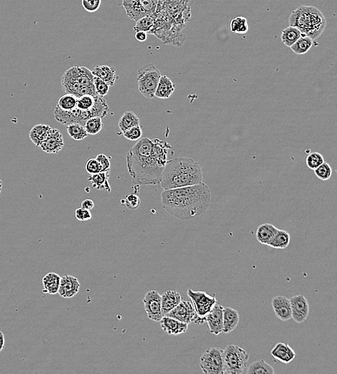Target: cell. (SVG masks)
Instances as JSON below:
<instances>
[{
    "label": "cell",
    "instance_id": "816d5d0a",
    "mask_svg": "<svg viewBox=\"0 0 337 374\" xmlns=\"http://www.w3.org/2000/svg\"><path fill=\"white\" fill-rule=\"evenodd\" d=\"M147 37L148 35L146 32L138 31L136 32V34H135V38L140 42L145 41L147 40Z\"/></svg>",
    "mask_w": 337,
    "mask_h": 374
},
{
    "label": "cell",
    "instance_id": "681fc988",
    "mask_svg": "<svg viewBox=\"0 0 337 374\" xmlns=\"http://www.w3.org/2000/svg\"><path fill=\"white\" fill-rule=\"evenodd\" d=\"M75 217L79 221H88L92 219V215L90 210L79 207L75 210Z\"/></svg>",
    "mask_w": 337,
    "mask_h": 374
},
{
    "label": "cell",
    "instance_id": "9a60e30c",
    "mask_svg": "<svg viewBox=\"0 0 337 374\" xmlns=\"http://www.w3.org/2000/svg\"><path fill=\"white\" fill-rule=\"evenodd\" d=\"M64 146L63 135L59 130L52 128L47 138L44 142H41L39 147L44 152L47 154H58Z\"/></svg>",
    "mask_w": 337,
    "mask_h": 374
},
{
    "label": "cell",
    "instance_id": "1f68e13d",
    "mask_svg": "<svg viewBox=\"0 0 337 374\" xmlns=\"http://www.w3.org/2000/svg\"><path fill=\"white\" fill-rule=\"evenodd\" d=\"M247 374H273L274 368L264 360L255 361L247 366L245 372Z\"/></svg>",
    "mask_w": 337,
    "mask_h": 374
},
{
    "label": "cell",
    "instance_id": "d6a6232c",
    "mask_svg": "<svg viewBox=\"0 0 337 374\" xmlns=\"http://www.w3.org/2000/svg\"><path fill=\"white\" fill-rule=\"evenodd\" d=\"M313 46V39L302 34L300 38L290 47V49L296 54L303 55L307 53Z\"/></svg>",
    "mask_w": 337,
    "mask_h": 374
},
{
    "label": "cell",
    "instance_id": "f546056e",
    "mask_svg": "<svg viewBox=\"0 0 337 374\" xmlns=\"http://www.w3.org/2000/svg\"><path fill=\"white\" fill-rule=\"evenodd\" d=\"M302 33L297 28L289 26L283 29L281 34V40L287 47L290 48L300 38Z\"/></svg>",
    "mask_w": 337,
    "mask_h": 374
},
{
    "label": "cell",
    "instance_id": "d590c367",
    "mask_svg": "<svg viewBox=\"0 0 337 374\" xmlns=\"http://www.w3.org/2000/svg\"><path fill=\"white\" fill-rule=\"evenodd\" d=\"M76 103H77V97L74 94L65 93L58 99L57 106L64 111H69L76 108Z\"/></svg>",
    "mask_w": 337,
    "mask_h": 374
},
{
    "label": "cell",
    "instance_id": "7bdbcfd3",
    "mask_svg": "<svg viewBox=\"0 0 337 374\" xmlns=\"http://www.w3.org/2000/svg\"><path fill=\"white\" fill-rule=\"evenodd\" d=\"M324 162V158L322 154L319 153L313 152L308 155L306 158V165L310 169L314 171L318 168L319 165H322Z\"/></svg>",
    "mask_w": 337,
    "mask_h": 374
},
{
    "label": "cell",
    "instance_id": "8992f818",
    "mask_svg": "<svg viewBox=\"0 0 337 374\" xmlns=\"http://www.w3.org/2000/svg\"><path fill=\"white\" fill-rule=\"evenodd\" d=\"M249 354L237 345H228L223 351L224 374L245 373L248 366Z\"/></svg>",
    "mask_w": 337,
    "mask_h": 374
},
{
    "label": "cell",
    "instance_id": "7c38bea8",
    "mask_svg": "<svg viewBox=\"0 0 337 374\" xmlns=\"http://www.w3.org/2000/svg\"><path fill=\"white\" fill-rule=\"evenodd\" d=\"M54 117L57 122L64 126L79 124L85 126L87 120L92 117L89 110L83 111L76 107L69 111H64L56 106L54 110Z\"/></svg>",
    "mask_w": 337,
    "mask_h": 374
},
{
    "label": "cell",
    "instance_id": "db71d44e",
    "mask_svg": "<svg viewBox=\"0 0 337 374\" xmlns=\"http://www.w3.org/2000/svg\"><path fill=\"white\" fill-rule=\"evenodd\" d=\"M3 181H2L1 179H0V195H1L2 190H3Z\"/></svg>",
    "mask_w": 337,
    "mask_h": 374
},
{
    "label": "cell",
    "instance_id": "f6af8a7d",
    "mask_svg": "<svg viewBox=\"0 0 337 374\" xmlns=\"http://www.w3.org/2000/svg\"><path fill=\"white\" fill-rule=\"evenodd\" d=\"M142 135V128L140 126L130 128L129 130L123 133L124 138H126L128 140H132V141L140 140Z\"/></svg>",
    "mask_w": 337,
    "mask_h": 374
},
{
    "label": "cell",
    "instance_id": "603a6c76",
    "mask_svg": "<svg viewBox=\"0 0 337 374\" xmlns=\"http://www.w3.org/2000/svg\"><path fill=\"white\" fill-rule=\"evenodd\" d=\"M182 301L180 293L176 291H167L161 295L162 311L163 316L172 310Z\"/></svg>",
    "mask_w": 337,
    "mask_h": 374
},
{
    "label": "cell",
    "instance_id": "d6986e66",
    "mask_svg": "<svg viewBox=\"0 0 337 374\" xmlns=\"http://www.w3.org/2000/svg\"><path fill=\"white\" fill-rule=\"evenodd\" d=\"M160 322V326L164 332L167 333L170 336H178V335L183 334L186 332L188 328V324L170 318V317L163 316Z\"/></svg>",
    "mask_w": 337,
    "mask_h": 374
},
{
    "label": "cell",
    "instance_id": "ba28073f",
    "mask_svg": "<svg viewBox=\"0 0 337 374\" xmlns=\"http://www.w3.org/2000/svg\"><path fill=\"white\" fill-rule=\"evenodd\" d=\"M160 0H122L127 15L137 21L145 16L156 13Z\"/></svg>",
    "mask_w": 337,
    "mask_h": 374
},
{
    "label": "cell",
    "instance_id": "d4e9b609",
    "mask_svg": "<svg viewBox=\"0 0 337 374\" xmlns=\"http://www.w3.org/2000/svg\"><path fill=\"white\" fill-rule=\"evenodd\" d=\"M51 129H52V128L50 127V126H48V124H36V126H34V127L30 130L29 133L30 140H31V141L33 142L35 146L39 147L41 142H44V140L47 138Z\"/></svg>",
    "mask_w": 337,
    "mask_h": 374
},
{
    "label": "cell",
    "instance_id": "3957f363",
    "mask_svg": "<svg viewBox=\"0 0 337 374\" xmlns=\"http://www.w3.org/2000/svg\"><path fill=\"white\" fill-rule=\"evenodd\" d=\"M203 182L200 165L191 158L176 157L167 161L160 185L164 190Z\"/></svg>",
    "mask_w": 337,
    "mask_h": 374
},
{
    "label": "cell",
    "instance_id": "9c48e42d",
    "mask_svg": "<svg viewBox=\"0 0 337 374\" xmlns=\"http://www.w3.org/2000/svg\"><path fill=\"white\" fill-rule=\"evenodd\" d=\"M222 348H209L200 359V367L205 374H224V359Z\"/></svg>",
    "mask_w": 337,
    "mask_h": 374
},
{
    "label": "cell",
    "instance_id": "f35d334b",
    "mask_svg": "<svg viewBox=\"0 0 337 374\" xmlns=\"http://www.w3.org/2000/svg\"><path fill=\"white\" fill-rule=\"evenodd\" d=\"M154 18H153V15L145 16V17H142L138 20L136 21V24L134 27V31L136 33L138 31L151 32L153 26H154Z\"/></svg>",
    "mask_w": 337,
    "mask_h": 374
},
{
    "label": "cell",
    "instance_id": "60d3db41",
    "mask_svg": "<svg viewBox=\"0 0 337 374\" xmlns=\"http://www.w3.org/2000/svg\"><path fill=\"white\" fill-rule=\"evenodd\" d=\"M122 204H124L128 210H136L140 205V197L135 193L128 194L124 196V199L121 200Z\"/></svg>",
    "mask_w": 337,
    "mask_h": 374
},
{
    "label": "cell",
    "instance_id": "5bb4252c",
    "mask_svg": "<svg viewBox=\"0 0 337 374\" xmlns=\"http://www.w3.org/2000/svg\"><path fill=\"white\" fill-rule=\"evenodd\" d=\"M290 299L292 319L297 323L301 324L307 320L309 314V304L304 295L294 296Z\"/></svg>",
    "mask_w": 337,
    "mask_h": 374
},
{
    "label": "cell",
    "instance_id": "e0dca14e",
    "mask_svg": "<svg viewBox=\"0 0 337 374\" xmlns=\"http://www.w3.org/2000/svg\"><path fill=\"white\" fill-rule=\"evenodd\" d=\"M81 284L77 278L71 275H66L60 277L59 288L58 294L64 298H72L79 292Z\"/></svg>",
    "mask_w": 337,
    "mask_h": 374
},
{
    "label": "cell",
    "instance_id": "7dc6e473",
    "mask_svg": "<svg viewBox=\"0 0 337 374\" xmlns=\"http://www.w3.org/2000/svg\"><path fill=\"white\" fill-rule=\"evenodd\" d=\"M85 169L90 175L101 172V168L96 158H89L86 161Z\"/></svg>",
    "mask_w": 337,
    "mask_h": 374
},
{
    "label": "cell",
    "instance_id": "277c9868",
    "mask_svg": "<svg viewBox=\"0 0 337 374\" xmlns=\"http://www.w3.org/2000/svg\"><path fill=\"white\" fill-rule=\"evenodd\" d=\"M289 23L313 40L321 36L326 27L322 12L312 6H300L294 10L289 17Z\"/></svg>",
    "mask_w": 337,
    "mask_h": 374
},
{
    "label": "cell",
    "instance_id": "8d00e7d4",
    "mask_svg": "<svg viewBox=\"0 0 337 374\" xmlns=\"http://www.w3.org/2000/svg\"><path fill=\"white\" fill-rule=\"evenodd\" d=\"M68 134L75 140H83L88 136L85 126L79 124H71L67 126Z\"/></svg>",
    "mask_w": 337,
    "mask_h": 374
},
{
    "label": "cell",
    "instance_id": "e575fe53",
    "mask_svg": "<svg viewBox=\"0 0 337 374\" xmlns=\"http://www.w3.org/2000/svg\"><path fill=\"white\" fill-rule=\"evenodd\" d=\"M230 29L233 33L244 35L247 33L249 30L248 23L245 17L239 16L231 19L230 23Z\"/></svg>",
    "mask_w": 337,
    "mask_h": 374
},
{
    "label": "cell",
    "instance_id": "ab89813d",
    "mask_svg": "<svg viewBox=\"0 0 337 374\" xmlns=\"http://www.w3.org/2000/svg\"><path fill=\"white\" fill-rule=\"evenodd\" d=\"M94 101H95V97L94 96L90 95V94H85V95L77 98L76 108L83 111H87L94 106Z\"/></svg>",
    "mask_w": 337,
    "mask_h": 374
},
{
    "label": "cell",
    "instance_id": "52a82bcc",
    "mask_svg": "<svg viewBox=\"0 0 337 374\" xmlns=\"http://www.w3.org/2000/svg\"><path fill=\"white\" fill-rule=\"evenodd\" d=\"M161 76V73L153 64L140 68L137 78L139 92L147 99H153Z\"/></svg>",
    "mask_w": 337,
    "mask_h": 374
},
{
    "label": "cell",
    "instance_id": "ffe728a7",
    "mask_svg": "<svg viewBox=\"0 0 337 374\" xmlns=\"http://www.w3.org/2000/svg\"><path fill=\"white\" fill-rule=\"evenodd\" d=\"M271 355L280 362L288 364L296 358V352L286 343H278L271 350Z\"/></svg>",
    "mask_w": 337,
    "mask_h": 374
},
{
    "label": "cell",
    "instance_id": "8fae6325",
    "mask_svg": "<svg viewBox=\"0 0 337 374\" xmlns=\"http://www.w3.org/2000/svg\"><path fill=\"white\" fill-rule=\"evenodd\" d=\"M187 295L189 298L192 299L193 305L199 318H205L206 315L218 302L216 299L215 295L212 297L205 292L193 291L189 288L187 291Z\"/></svg>",
    "mask_w": 337,
    "mask_h": 374
},
{
    "label": "cell",
    "instance_id": "44dd1931",
    "mask_svg": "<svg viewBox=\"0 0 337 374\" xmlns=\"http://www.w3.org/2000/svg\"><path fill=\"white\" fill-rule=\"evenodd\" d=\"M239 322H240V315L236 309L231 307H224L222 333L228 334V333L233 332L238 325Z\"/></svg>",
    "mask_w": 337,
    "mask_h": 374
},
{
    "label": "cell",
    "instance_id": "30bf717a",
    "mask_svg": "<svg viewBox=\"0 0 337 374\" xmlns=\"http://www.w3.org/2000/svg\"><path fill=\"white\" fill-rule=\"evenodd\" d=\"M165 316L176 319L188 325L192 322L197 325H202L206 322L205 318H199L198 316L194 305L188 301H181L176 307L167 313Z\"/></svg>",
    "mask_w": 337,
    "mask_h": 374
},
{
    "label": "cell",
    "instance_id": "bcb514c9",
    "mask_svg": "<svg viewBox=\"0 0 337 374\" xmlns=\"http://www.w3.org/2000/svg\"><path fill=\"white\" fill-rule=\"evenodd\" d=\"M81 3L86 11L94 12L100 8L101 0H81Z\"/></svg>",
    "mask_w": 337,
    "mask_h": 374
},
{
    "label": "cell",
    "instance_id": "836d02e7",
    "mask_svg": "<svg viewBox=\"0 0 337 374\" xmlns=\"http://www.w3.org/2000/svg\"><path fill=\"white\" fill-rule=\"evenodd\" d=\"M89 111L92 114V117H99L103 118L108 115L109 111H110V108L104 98L98 96L95 97L94 106L89 110Z\"/></svg>",
    "mask_w": 337,
    "mask_h": 374
},
{
    "label": "cell",
    "instance_id": "c3c4849f",
    "mask_svg": "<svg viewBox=\"0 0 337 374\" xmlns=\"http://www.w3.org/2000/svg\"><path fill=\"white\" fill-rule=\"evenodd\" d=\"M96 161L99 162L101 168V172H110L111 168V163H110V158L104 154H99L95 158Z\"/></svg>",
    "mask_w": 337,
    "mask_h": 374
},
{
    "label": "cell",
    "instance_id": "b9f144b4",
    "mask_svg": "<svg viewBox=\"0 0 337 374\" xmlns=\"http://www.w3.org/2000/svg\"><path fill=\"white\" fill-rule=\"evenodd\" d=\"M314 173L319 179L322 181H327L332 175V169L329 163L324 162L318 168L315 169Z\"/></svg>",
    "mask_w": 337,
    "mask_h": 374
},
{
    "label": "cell",
    "instance_id": "7a4b0ae2",
    "mask_svg": "<svg viewBox=\"0 0 337 374\" xmlns=\"http://www.w3.org/2000/svg\"><path fill=\"white\" fill-rule=\"evenodd\" d=\"M163 210L181 220L200 216L209 208L211 190L204 182L163 190L161 193Z\"/></svg>",
    "mask_w": 337,
    "mask_h": 374
},
{
    "label": "cell",
    "instance_id": "4fadbf2b",
    "mask_svg": "<svg viewBox=\"0 0 337 374\" xmlns=\"http://www.w3.org/2000/svg\"><path fill=\"white\" fill-rule=\"evenodd\" d=\"M144 310L150 320L160 322L163 318L162 311L161 295L156 290L149 291L145 294L143 299Z\"/></svg>",
    "mask_w": 337,
    "mask_h": 374
},
{
    "label": "cell",
    "instance_id": "f907efd6",
    "mask_svg": "<svg viewBox=\"0 0 337 374\" xmlns=\"http://www.w3.org/2000/svg\"><path fill=\"white\" fill-rule=\"evenodd\" d=\"M81 207L91 211L94 207V203L92 199H86L85 200L82 201Z\"/></svg>",
    "mask_w": 337,
    "mask_h": 374
},
{
    "label": "cell",
    "instance_id": "5b68a950",
    "mask_svg": "<svg viewBox=\"0 0 337 374\" xmlns=\"http://www.w3.org/2000/svg\"><path fill=\"white\" fill-rule=\"evenodd\" d=\"M63 91L76 97L85 94L98 97L94 85V75L85 67H73L64 72L61 79Z\"/></svg>",
    "mask_w": 337,
    "mask_h": 374
},
{
    "label": "cell",
    "instance_id": "4316f807",
    "mask_svg": "<svg viewBox=\"0 0 337 374\" xmlns=\"http://www.w3.org/2000/svg\"><path fill=\"white\" fill-rule=\"evenodd\" d=\"M278 230L277 227H275L272 224H260L257 230V240L260 243L267 245L272 237L277 232Z\"/></svg>",
    "mask_w": 337,
    "mask_h": 374
},
{
    "label": "cell",
    "instance_id": "2e32d148",
    "mask_svg": "<svg viewBox=\"0 0 337 374\" xmlns=\"http://www.w3.org/2000/svg\"><path fill=\"white\" fill-rule=\"evenodd\" d=\"M223 309L224 307L217 302L205 317V321L207 322L210 333L215 336H219L223 331Z\"/></svg>",
    "mask_w": 337,
    "mask_h": 374
},
{
    "label": "cell",
    "instance_id": "f1b7e54d",
    "mask_svg": "<svg viewBox=\"0 0 337 374\" xmlns=\"http://www.w3.org/2000/svg\"><path fill=\"white\" fill-rule=\"evenodd\" d=\"M290 241V236L289 233L284 230L278 229L267 245L276 249H285L288 246Z\"/></svg>",
    "mask_w": 337,
    "mask_h": 374
},
{
    "label": "cell",
    "instance_id": "ac0fdd59",
    "mask_svg": "<svg viewBox=\"0 0 337 374\" xmlns=\"http://www.w3.org/2000/svg\"><path fill=\"white\" fill-rule=\"evenodd\" d=\"M275 314L279 320L285 322L292 318L290 299L285 296H277L272 299Z\"/></svg>",
    "mask_w": 337,
    "mask_h": 374
},
{
    "label": "cell",
    "instance_id": "6da1fadb",
    "mask_svg": "<svg viewBox=\"0 0 337 374\" xmlns=\"http://www.w3.org/2000/svg\"><path fill=\"white\" fill-rule=\"evenodd\" d=\"M172 146L165 140L141 138L127 154V168L135 186L159 185Z\"/></svg>",
    "mask_w": 337,
    "mask_h": 374
},
{
    "label": "cell",
    "instance_id": "4dcf8cb0",
    "mask_svg": "<svg viewBox=\"0 0 337 374\" xmlns=\"http://www.w3.org/2000/svg\"><path fill=\"white\" fill-rule=\"evenodd\" d=\"M140 126V119L132 111H127L123 114L119 121L118 126L122 133H124L130 128Z\"/></svg>",
    "mask_w": 337,
    "mask_h": 374
},
{
    "label": "cell",
    "instance_id": "484cf974",
    "mask_svg": "<svg viewBox=\"0 0 337 374\" xmlns=\"http://www.w3.org/2000/svg\"><path fill=\"white\" fill-rule=\"evenodd\" d=\"M110 179V172H102L92 174L89 176V182L92 183V186L98 190L104 189L108 193L111 192V186L109 183Z\"/></svg>",
    "mask_w": 337,
    "mask_h": 374
},
{
    "label": "cell",
    "instance_id": "ee69618b",
    "mask_svg": "<svg viewBox=\"0 0 337 374\" xmlns=\"http://www.w3.org/2000/svg\"><path fill=\"white\" fill-rule=\"evenodd\" d=\"M94 85L95 88L96 94L99 97H104L108 94L110 91V86L97 76H94Z\"/></svg>",
    "mask_w": 337,
    "mask_h": 374
},
{
    "label": "cell",
    "instance_id": "7402d4cb",
    "mask_svg": "<svg viewBox=\"0 0 337 374\" xmlns=\"http://www.w3.org/2000/svg\"><path fill=\"white\" fill-rule=\"evenodd\" d=\"M92 72L94 76L103 80L110 87H113L115 81L118 79V76L116 74L115 69L108 66H96Z\"/></svg>",
    "mask_w": 337,
    "mask_h": 374
},
{
    "label": "cell",
    "instance_id": "cb8c5ba5",
    "mask_svg": "<svg viewBox=\"0 0 337 374\" xmlns=\"http://www.w3.org/2000/svg\"><path fill=\"white\" fill-rule=\"evenodd\" d=\"M175 90L176 85L173 83L170 78L165 75H162L158 81L155 96L160 99H168L174 94Z\"/></svg>",
    "mask_w": 337,
    "mask_h": 374
},
{
    "label": "cell",
    "instance_id": "f5cc1de1",
    "mask_svg": "<svg viewBox=\"0 0 337 374\" xmlns=\"http://www.w3.org/2000/svg\"><path fill=\"white\" fill-rule=\"evenodd\" d=\"M5 336L3 332L0 331V352L3 350L5 347Z\"/></svg>",
    "mask_w": 337,
    "mask_h": 374
},
{
    "label": "cell",
    "instance_id": "74e56055",
    "mask_svg": "<svg viewBox=\"0 0 337 374\" xmlns=\"http://www.w3.org/2000/svg\"><path fill=\"white\" fill-rule=\"evenodd\" d=\"M101 117H91L86 122L85 128L88 135H96L103 128L102 120Z\"/></svg>",
    "mask_w": 337,
    "mask_h": 374
},
{
    "label": "cell",
    "instance_id": "83f0119b",
    "mask_svg": "<svg viewBox=\"0 0 337 374\" xmlns=\"http://www.w3.org/2000/svg\"><path fill=\"white\" fill-rule=\"evenodd\" d=\"M60 277L58 274L51 272L46 274L43 278V285H44V292L49 295H56L59 288Z\"/></svg>",
    "mask_w": 337,
    "mask_h": 374
}]
</instances>
